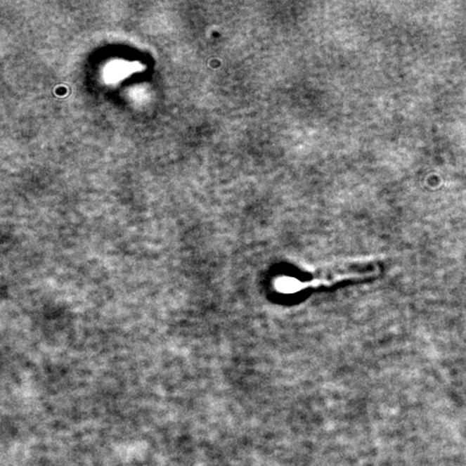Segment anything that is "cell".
<instances>
[{
  "instance_id": "cell-1",
  "label": "cell",
  "mask_w": 466,
  "mask_h": 466,
  "mask_svg": "<svg viewBox=\"0 0 466 466\" xmlns=\"http://www.w3.org/2000/svg\"><path fill=\"white\" fill-rule=\"evenodd\" d=\"M381 272L382 268L374 262L344 264L302 273L284 274L278 281V290L284 295H296L309 290L330 288L348 282L364 281L377 278Z\"/></svg>"
}]
</instances>
